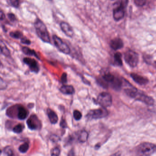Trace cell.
<instances>
[{"instance_id":"32","label":"cell","mask_w":156,"mask_h":156,"mask_svg":"<svg viewBox=\"0 0 156 156\" xmlns=\"http://www.w3.org/2000/svg\"><path fill=\"white\" fill-rule=\"evenodd\" d=\"M60 80H61V82L63 84L67 83V73L64 72L62 74L61 78H60Z\"/></svg>"},{"instance_id":"21","label":"cell","mask_w":156,"mask_h":156,"mask_svg":"<svg viewBox=\"0 0 156 156\" xmlns=\"http://www.w3.org/2000/svg\"><path fill=\"white\" fill-rule=\"evenodd\" d=\"M9 35L12 38L16 39H21L22 37H24L23 33L19 31H15L11 32L9 34Z\"/></svg>"},{"instance_id":"38","label":"cell","mask_w":156,"mask_h":156,"mask_svg":"<svg viewBox=\"0 0 156 156\" xmlns=\"http://www.w3.org/2000/svg\"><path fill=\"white\" fill-rule=\"evenodd\" d=\"M34 103H30L29 104L27 105V106H28V108H33V106H34Z\"/></svg>"},{"instance_id":"8","label":"cell","mask_w":156,"mask_h":156,"mask_svg":"<svg viewBox=\"0 0 156 156\" xmlns=\"http://www.w3.org/2000/svg\"><path fill=\"white\" fill-rule=\"evenodd\" d=\"M124 59L125 62L131 67L136 66L139 61V56L136 52L129 50L124 54Z\"/></svg>"},{"instance_id":"18","label":"cell","mask_w":156,"mask_h":156,"mask_svg":"<svg viewBox=\"0 0 156 156\" xmlns=\"http://www.w3.org/2000/svg\"><path fill=\"white\" fill-rule=\"evenodd\" d=\"M0 47H1V53L2 55L5 57H9L11 55L10 50L8 49V48L2 40L1 41Z\"/></svg>"},{"instance_id":"9","label":"cell","mask_w":156,"mask_h":156,"mask_svg":"<svg viewBox=\"0 0 156 156\" xmlns=\"http://www.w3.org/2000/svg\"><path fill=\"white\" fill-rule=\"evenodd\" d=\"M23 62L28 66L29 70L31 72L37 74L40 71V67L37 61L31 58L25 57L23 58Z\"/></svg>"},{"instance_id":"31","label":"cell","mask_w":156,"mask_h":156,"mask_svg":"<svg viewBox=\"0 0 156 156\" xmlns=\"http://www.w3.org/2000/svg\"><path fill=\"white\" fill-rule=\"evenodd\" d=\"M7 17L11 22H15L16 21V16L13 13H8L7 14Z\"/></svg>"},{"instance_id":"26","label":"cell","mask_w":156,"mask_h":156,"mask_svg":"<svg viewBox=\"0 0 156 156\" xmlns=\"http://www.w3.org/2000/svg\"><path fill=\"white\" fill-rule=\"evenodd\" d=\"M3 153L5 156H13V150L10 147H6L3 150Z\"/></svg>"},{"instance_id":"29","label":"cell","mask_w":156,"mask_h":156,"mask_svg":"<svg viewBox=\"0 0 156 156\" xmlns=\"http://www.w3.org/2000/svg\"><path fill=\"white\" fill-rule=\"evenodd\" d=\"M135 4L138 6H143L146 3L147 0H134Z\"/></svg>"},{"instance_id":"17","label":"cell","mask_w":156,"mask_h":156,"mask_svg":"<svg viewBox=\"0 0 156 156\" xmlns=\"http://www.w3.org/2000/svg\"><path fill=\"white\" fill-rule=\"evenodd\" d=\"M22 51L26 55L28 56H34L38 60H40V58L34 49H31L27 47H23L22 48Z\"/></svg>"},{"instance_id":"28","label":"cell","mask_w":156,"mask_h":156,"mask_svg":"<svg viewBox=\"0 0 156 156\" xmlns=\"http://www.w3.org/2000/svg\"><path fill=\"white\" fill-rule=\"evenodd\" d=\"M60 153V149L58 147H54L51 150V156H59Z\"/></svg>"},{"instance_id":"16","label":"cell","mask_w":156,"mask_h":156,"mask_svg":"<svg viewBox=\"0 0 156 156\" xmlns=\"http://www.w3.org/2000/svg\"><path fill=\"white\" fill-rule=\"evenodd\" d=\"M47 114L50 122L52 124H56L58 122V116L56 112L50 108H48L47 109Z\"/></svg>"},{"instance_id":"27","label":"cell","mask_w":156,"mask_h":156,"mask_svg":"<svg viewBox=\"0 0 156 156\" xmlns=\"http://www.w3.org/2000/svg\"><path fill=\"white\" fill-rule=\"evenodd\" d=\"M11 5L16 8H18L20 6V0H9Z\"/></svg>"},{"instance_id":"41","label":"cell","mask_w":156,"mask_h":156,"mask_svg":"<svg viewBox=\"0 0 156 156\" xmlns=\"http://www.w3.org/2000/svg\"><path fill=\"white\" fill-rule=\"evenodd\" d=\"M49 1H52V0H49Z\"/></svg>"},{"instance_id":"4","label":"cell","mask_w":156,"mask_h":156,"mask_svg":"<svg viewBox=\"0 0 156 156\" xmlns=\"http://www.w3.org/2000/svg\"><path fill=\"white\" fill-rule=\"evenodd\" d=\"M156 152V145L148 142L140 144L136 148L137 156H150Z\"/></svg>"},{"instance_id":"12","label":"cell","mask_w":156,"mask_h":156,"mask_svg":"<svg viewBox=\"0 0 156 156\" xmlns=\"http://www.w3.org/2000/svg\"><path fill=\"white\" fill-rule=\"evenodd\" d=\"M16 117L20 120H24L26 119L29 114V112L27 109L21 105H17L16 107Z\"/></svg>"},{"instance_id":"24","label":"cell","mask_w":156,"mask_h":156,"mask_svg":"<svg viewBox=\"0 0 156 156\" xmlns=\"http://www.w3.org/2000/svg\"><path fill=\"white\" fill-rule=\"evenodd\" d=\"M29 147V146L28 143H25L20 146L18 148V150H19V152H21V153L25 154L28 151Z\"/></svg>"},{"instance_id":"35","label":"cell","mask_w":156,"mask_h":156,"mask_svg":"<svg viewBox=\"0 0 156 156\" xmlns=\"http://www.w3.org/2000/svg\"><path fill=\"white\" fill-rule=\"evenodd\" d=\"M51 140L53 142H56L59 140V137L57 136L56 135L52 136L51 137Z\"/></svg>"},{"instance_id":"1","label":"cell","mask_w":156,"mask_h":156,"mask_svg":"<svg viewBox=\"0 0 156 156\" xmlns=\"http://www.w3.org/2000/svg\"><path fill=\"white\" fill-rule=\"evenodd\" d=\"M125 92L129 97L144 103L147 105H153L154 103V101L153 98L132 86L125 89Z\"/></svg>"},{"instance_id":"10","label":"cell","mask_w":156,"mask_h":156,"mask_svg":"<svg viewBox=\"0 0 156 156\" xmlns=\"http://www.w3.org/2000/svg\"><path fill=\"white\" fill-rule=\"evenodd\" d=\"M27 127L31 130H37L40 129L41 122L36 115L32 114L27 119L26 122Z\"/></svg>"},{"instance_id":"37","label":"cell","mask_w":156,"mask_h":156,"mask_svg":"<svg viewBox=\"0 0 156 156\" xmlns=\"http://www.w3.org/2000/svg\"><path fill=\"white\" fill-rule=\"evenodd\" d=\"M68 156H75V153H74V150L73 149L70 151Z\"/></svg>"},{"instance_id":"6","label":"cell","mask_w":156,"mask_h":156,"mask_svg":"<svg viewBox=\"0 0 156 156\" xmlns=\"http://www.w3.org/2000/svg\"><path fill=\"white\" fill-rule=\"evenodd\" d=\"M52 39L55 46L60 52L65 55H68L70 54L71 52L70 48L60 37L56 35H53Z\"/></svg>"},{"instance_id":"25","label":"cell","mask_w":156,"mask_h":156,"mask_svg":"<svg viewBox=\"0 0 156 156\" xmlns=\"http://www.w3.org/2000/svg\"><path fill=\"white\" fill-rule=\"evenodd\" d=\"M73 117L76 121H80L82 117V115L79 111L78 110H74L73 112Z\"/></svg>"},{"instance_id":"30","label":"cell","mask_w":156,"mask_h":156,"mask_svg":"<svg viewBox=\"0 0 156 156\" xmlns=\"http://www.w3.org/2000/svg\"><path fill=\"white\" fill-rule=\"evenodd\" d=\"M21 44H23L26 45H30L31 44V42L29 39L27 38L26 37H23L20 39Z\"/></svg>"},{"instance_id":"5","label":"cell","mask_w":156,"mask_h":156,"mask_svg":"<svg viewBox=\"0 0 156 156\" xmlns=\"http://www.w3.org/2000/svg\"><path fill=\"white\" fill-rule=\"evenodd\" d=\"M95 102L102 107L106 108L112 104V97L109 93L103 92L98 95Z\"/></svg>"},{"instance_id":"2","label":"cell","mask_w":156,"mask_h":156,"mask_svg":"<svg viewBox=\"0 0 156 156\" xmlns=\"http://www.w3.org/2000/svg\"><path fill=\"white\" fill-rule=\"evenodd\" d=\"M34 27L38 37L44 43L51 44V39L47 28L44 22L37 18L34 23Z\"/></svg>"},{"instance_id":"20","label":"cell","mask_w":156,"mask_h":156,"mask_svg":"<svg viewBox=\"0 0 156 156\" xmlns=\"http://www.w3.org/2000/svg\"><path fill=\"white\" fill-rule=\"evenodd\" d=\"M89 134L86 131H82L81 132L78 137V140L80 143H84L88 139Z\"/></svg>"},{"instance_id":"3","label":"cell","mask_w":156,"mask_h":156,"mask_svg":"<svg viewBox=\"0 0 156 156\" xmlns=\"http://www.w3.org/2000/svg\"><path fill=\"white\" fill-rule=\"evenodd\" d=\"M128 3V0H115L113 8V17L115 21H120L124 17Z\"/></svg>"},{"instance_id":"14","label":"cell","mask_w":156,"mask_h":156,"mask_svg":"<svg viewBox=\"0 0 156 156\" xmlns=\"http://www.w3.org/2000/svg\"><path fill=\"white\" fill-rule=\"evenodd\" d=\"M131 76L136 83L140 84V85H146L148 83V79L140 75H138V74L132 73L131 74Z\"/></svg>"},{"instance_id":"39","label":"cell","mask_w":156,"mask_h":156,"mask_svg":"<svg viewBox=\"0 0 156 156\" xmlns=\"http://www.w3.org/2000/svg\"><path fill=\"white\" fill-rule=\"evenodd\" d=\"M111 156H117V155L116 154H113L111 155Z\"/></svg>"},{"instance_id":"7","label":"cell","mask_w":156,"mask_h":156,"mask_svg":"<svg viewBox=\"0 0 156 156\" xmlns=\"http://www.w3.org/2000/svg\"><path fill=\"white\" fill-rule=\"evenodd\" d=\"M109 114L106 108L101 107L99 109H93L89 111L86 117L89 119H99L106 117Z\"/></svg>"},{"instance_id":"22","label":"cell","mask_w":156,"mask_h":156,"mask_svg":"<svg viewBox=\"0 0 156 156\" xmlns=\"http://www.w3.org/2000/svg\"><path fill=\"white\" fill-rule=\"evenodd\" d=\"M122 55L120 53H116V54H114V61L115 65L119 66H122Z\"/></svg>"},{"instance_id":"34","label":"cell","mask_w":156,"mask_h":156,"mask_svg":"<svg viewBox=\"0 0 156 156\" xmlns=\"http://www.w3.org/2000/svg\"><path fill=\"white\" fill-rule=\"evenodd\" d=\"M0 17H1V21H2L5 18V14L2 10H1V12H0Z\"/></svg>"},{"instance_id":"13","label":"cell","mask_w":156,"mask_h":156,"mask_svg":"<svg viewBox=\"0 0 156 156\" xmlns=\"http://www.w3.org/2000/svg\"><path fill=\"white\" fill-rule=\"evenodd\" d=\"M60 91L65 95H72L75 92L74 87L71 85L63 84L60 87Z\"/></svg>"},{"instance_id":"23","label":"cell","mask_w":156,"mask_h":156,"mask_svg":"<svg viewBox=\"0 0 156 156\" xmlns=\"http://www.w3.org/2000/svg\"><path fill=\"white\" fill-rule=\"evenodd\" d=\"M24 128V125L22 124H18L13 127V131L16 133H20L23 132Z\"/></svg>"},{"instance_id":"40","label":"cell","mask_w":156,"mask_h":156,"mask_svg":"<svg viewBox=\"0 0 156 156\" xmlns=\"http://www.w3.org/2000/svg\"><path fill=\"white\" fill-rule=\"evenodd\" d=\"M154 66L156 68V61L154 62Z\"/></svg>"},{"instance_id":"11","label":"cell","mask_w":156,"mask_h":156,"mask_svg":"<svg viewBox=\"0 0 156 156\" xmlns=\"http://www.w3.org/2000/svg\"><path fill=\"white\" fill-rule=\"evenodd\" d=\"M60 29L64 34L68 37L72 38L74 35V30L72 27L65 22H61L60 24Z\"/></svg>"},{"instance_id":"19","label":"cell","mask_w":156,"mask_h":156,"mask_svg":"<svg viewBox=\"0 0 156 156\" xmlns=\"http://www.w3.org/2000/svg\"><path fill=\"white\" fill-rule=\"evenodd\" d=\"M111 87L116 90H119L122 88V81L119 78H115L114 81L111 84Z\"/></svg>"},{"instance_id":"33","label":"cell","mask_w":156,"mask_h":156,"mask_svg":"<svg viewBox=\"0 0 156 156\" xmlns=\"http://www.w3.org/2000/svg\"><path fill=\"white\" fill-rule=\"evenodd\" d=\"M60 125V127H62V128H66L67 127V122H66V120L63 117L61 118Z\"/></svg>"},{"instance_id":"15","label":"cell","mask_w":156,"mask_h":156,"mask_svg":"<svg viewBox=\"0 0 156 156\" xmlns=\"http://www.w3.org/2000/svg\"><path fill=\"white\" fill-rule=\"evenodd\" d=\"M110 46L113 50H118L123 47V42L121 38H115L111 41Z\"/></svg>"},{"instance_id":"36","label":"cell","mask_w":156,"mask_h":156,"mask_svg":"<svg viewBox=\"0 0 156 156\" xmlns=\"http://www.w3.org/2000/svg\"><path fill=\"white\" fill-rule=\"evenodd\" d=\"M82 80L85 84H87V85H90L91 83L90 82L86 80L85 78L82 77Z\"/></svg>"}]
</instances>
